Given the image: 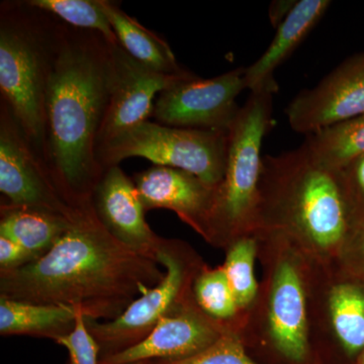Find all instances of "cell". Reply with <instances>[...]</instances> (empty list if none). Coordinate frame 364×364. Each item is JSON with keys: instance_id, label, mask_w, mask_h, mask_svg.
<instances>
[{"instance_id": "cell-24", "label": "cell", "mask_w": 364, "mask_h": 364, "mask_svg": "<svg viewBox=\"0 0 364 364\" xmlns=\"http://www.w3.org/2000/svg\"><path fill=\"white\" fill-rule=\"evenodd\" d=\"M193 294L203 313L230 328L229 323L240 315L223 267L200 269L193 284Z\"/></svg>"}, {"instance_id": "cell-4", "label": "cell", "mask_w": 364, "mask_h": 364, "mask_svg": "<svg viewBox=\"0 0 364 364\" xmlns=\"http://www.w3.org/2000/svg\"><path fill=\"white\" fill-rule=\"evenodd\" d=\"M273 95L250 93L229 129L226 168L215 191L208 241L229 246L255 229L263 141L273 126Z\"/></svg>"}, {"instance_id": "cell-29", "label": "cell", "mask_w": 364, "mask_h": 364, "mask_svg": "<svg viewBox=\"0 0 364 364\" xmlns=\"http://www.w3.org/2000/svg\"><path fill=\"white\" fill-rule=\"evenodd\" d=\"M30 254L16 242L4 236H0V267L1 272L16 269L32 262Z\"/></svg>"}, {"instance_id": "cell-28", "label": "cell", "mask_w": 364, "mask_h": 364, "mask_svg": "<svg viewBox=\"0 0 364 364\" xmlns=\"http://www.w3.org/2000/svg\"><path fill=\"white\" fill-rule=\"evenodd\" d=\"M342 172L358 218L364 217V154L349 163Z\"/></svg>"}, {"instance_id": "cell-17", "label": "cell", "mask_w": 364, "mask_h": 364, "mask_svg": "<svg viewBox=\"0 0 364 364\" xmlns=\"http://www.w3.org/2000/svg\"><path fill=\"white\" fill-rule=\"evenodd\" d=\"M100 1L119 45L130 56L148 68L167 75L186 71L179 66L166 41L124 13L114 2Z\"/></svg>"}, {"instance_id": "cell-3", "label": "cell", "mask_w": 364, "mask_h": 364, "mask_svg": "<svg viewBox=\"0 0 364 364\" xmlns=\"http://www.w3.org/2000/svg\"><path fill=\"white\" fill-rule=\"evenodd\" d=\"M255 229L286 235L313 262L331 267L358 215L342 170L315 161L305 146L263 156Z\"/></svg>"}, {"instance_id": "cell-25", "label": "cell", "mask_w": 364, "mask_h": 364, "mask_svg": "<svg viewBox=\"0 0 364 364\" xmlns=\"http://www.w3.org/2000/svg\"><path fill=\"white\" fill-rule=\"evenodd\" d=\"M158 364H258L245 350L240 335L235 330H227L208 347L191 358L179 360H162Z\"/></svg>"}, {"instance_id": "cell-6", "label": "cell", "mask_w": 364, "mask_h": 364, "mask_svg": "<svg viewBox=\"0 0 364 364\" xmlns=\"http://www.w3.org/2000/svg\"><path fill=\"white\" fill-rule=\"evenodd\" d=\"M28 14L2 9L0 21V90L21 130L44 152L45 100L56 30L46 33Z\"/></svg>"}, {"instance_id": "cell-2", "label": "cell", "mask_w": 364, "mask_h": 364, "mask_svg": "<svg viewBox=\"0 0 364 364\" xmlns=\"http://www.w3.org/2000/svg\"><path fill=\"white\" fill-rule=\"evenodd\" d=\"M109 44L97 33L57 28L46 87L45 163L73 207L92 208L104 174L97 141L109 105Z\"/></svg>"}, {"instance_id": "cell-8", "label": "cell", "mask_w": 364, "mask_h": 364, "mask_svg": "<svg viewBox=\"0 0 364 364\" xmlns=\"http://www.w3.org/2000/svg\"><path fill=\"white\" fill-rule=\"evenodd\" d=\"M165 275L156 286L145 289L121 315L107 322L86 318V325L100 348L109 354L124 350L145 339L163 318L188 298L191 268L174 243L164 240L156 256ZM105 354V355H109Z\"/></svg>"}, {"instance_id": "cell-14", "label": "cell", "mask_w": 364, "mask_h": 364, "mask_svg": "<svg viewBox=\"0 0 364 364\" xmlns=\"http://www.w3.org/2000/svg\"><path fill=\"white\" fill-rule=\"evenodd\" d=\"M98 221L131 250L156 260L164 239L151 230L135 183L117 165L105 169L92 196Z\"/></svg>"}, {"instance_id": "cell-23", "label": "cell", "mask_w": 364, "mask_h": 364, "mask_svg": "<svg viewBox=\"0 0 364 364\" xmlns=\"http://www.w3.org/2000/svg\"><path fill=\"white\" fill-rule=\"evenodd\" d=\"M26 4L54 14L72 28L97 33L109 44H119L100 0H31Z\"/></svg>"}, {"instance_id": "cell-27", "label": "cell", "mask_w": 364, "mask_h": 364, "mask_svg": "<svg viewBox=\"0 0 364 364\" xmlns=\"http://www.w3.org/2000/svg\"><path fill=\"white\" fill-rule=\"evenodd\" d=\"M352 277L364 279V217H359L339 259Z\"/></svg>"}, {"instance_id": "cell-20", "label": "cell", "mask_w": 364, "mask_h": 364, "mask_svg": "<svg viewBox=\"0 0 364 364\" xmlns=\"http://www.w3.org/2000/svg\"><path fill=\"white\" fill-rule=\"evenodd\" d=\"M328 326L346 352L355 356L364 350V289L353 282L331 284L326 293Z\"/></svg>"}, {"instance_id": "cell-26", "label": "cell", "mask_w": 364, "mask_h": 364, "mask_svg": "<svg viewBox=\"0 0 364 364\" xmlns=\"http://www.w3.org/2000/svg\"><path fill=\"white\" fill-rule=\"evenodd\" d=\"M55 341L68 350L71 364H98L100 345L88 329L82 311L79 312L73 329Z\"/></svg>"}, {"instance_id": "cell-15", "label": "cell", "mask_w": 364, "mask_h": 364, "mask_svg": "<svg viewBox=\"0 0 364 364\" xmlns=\"http://www.w3.org/2000/svg\"><path fill=\"white\" fill-rule=\"evenodd\" d=\"M133 181L145 210H172L208 241L217 188L184 170L158 165Z\"/></svg>"}, {"instance_id": "cell-16", "label": "cell", "mask_w": 364, "mask_h": 364, "mask_svg": "<svg viewBox=\"0 0 364 364\" xmlns=\"http://www.w3.org/2000/svg\"><path fill=\"white\" fill-rule=\"evenodd\" d=\"M328 0H299L277 28L264 53L246 68V90L275 95L279 90L275 71L296 51L329 9Z\"/></svg>"}, {"instance_id": "cell-22", "label": "cell", "mask_w": 364, "mask_h": 364, "mask_svg": "<svg viewBox=\"0 0 364 364\" xmlns=\"http://www.w3.org/2000/svg\"><path fill=\"white\" fill-rule=\"evenodd\" d=\"M224 268L239 312L248 313L257 299L259 286L254 275V263L258 253L255 233L239 237L228 246Z\"/></svg>"}, {"instance_id": "cell-11", "label": "cell", "mask_w": 364, "mask_h": 364, "mask_svg": "<svg viewBox=\"0 0 364 364\" xmlns=\"http://www.w3.org/2000/svg\"><path fill=\"white\" fill-rule=\"evenodd\" d=\"M188 73V70L177 75L159 73L136 61L121 45L109 44V105L97 148L114 136L148 121L153 116L155 97Z\"/></svg>"}, {"instance_id": "cell-21", "label": "cell", "mask_w": 364, "mask_h": 364, "mask_svg": "<svg viewBox=\"0 0 364 364\" xmlns=\"http://www.w3.org/2000/svg\"><path fill=\"white\" fill-rule=\"evenodd\" d=\"M303 145L323 166L344 169L364 154V114L306 136Z\"/></svg>"}, {"instance_id": "cell-7", "label": "cell", "mask_w": 364, "mask_h": 364, "mask_svg": "<svg viewBox=\"0 0 364 364\" xmlns=\"http://www.w3.org/2000/svg\"><path fill=\"white\" fill-rule=\"evenodd\" d=\"M229 131L177 128L150 121L114 136L97 148L107 169L131 157L188 171L217 188L226 168Z\"/></svg>"}, {"instance_id": "cell-18", "label": "cell", "mask_w": 364, "mask_h": 364, "mask_svg": "<svg viewBox=\"0 0 364 364\" xmlns=\"http://www.w3.org/2000/svg\"><path fill=\"white\" fill-rule=\"evenodd\" d=\"M80 309L0 299L1 335H31L56 340L73 329Z\"/></svg>"}, {"instance_id": "cell-5", "label": "cell", "mask_w": 364, "mask_h": 364, "mask_svg": "<svg viewBox=\"0 0 364 364\" xmlns=\"http://www.w3.org/2000/svg\"><path fill=\"white\" fill-rule=\"evenodd\" d=\"M265 246V282L252 308L273 349L291 363L310 355V282L312 260L286 235L254 231ZM250 309V310H251Z\"/></svg>"}, {"instance_id": "cell-12", "label": "cell", "mask_w": 364, "mask_h": 364, "mask_svg": "<svg viewBox=\"0 0 364 364\" xmlns=\"http://www.w3.org/2000/svg\"><path fill=\"white\" fill-rule=\"evenodd\" d=\"M289 126L310 136L364 114V53L345 60L287 107Z\"/></svg>"}, {"instance_id": "cell-9", "label": "cell", "mask_w": 364, "mask_h": 364, "mask_svg": "<svg viewBox=\"0 0 364 364\" xmlns=\"http://www.w3.org/2000/svg\"><path fill=\"white\" fill-rule=\"evenodd\" d=\"M0 191L11 207L33 208L72 220L88 210L73 207L64 198L47 165L38 157L37 150L4 102L0 117Z\"/></svg>"}, {"instance_id": "cell-1", "label": "cell", "mask_w": 364, "mask_h": 364, "mask_svg": "<svg viewBox=\"0 0 364 364\" xmlns=\"http://www.w3.org/2000/svg\"><path fill=\"white\" fill-rule=\"evenodd\" d=\"M157 261L131 250L86 210L38 259L1 272V298L80 309L86 318H114L156 286Z\"/></svg>"}, {"instance_id": "cell-19", "label": "cell", "mask_w": 364, "mask_h": 364, "mask_svg": "<svg viewBox=\"0 0 364 364\" xmlns=\"http://www.w3.org/2000/svg\"><path fill=\"white\" fill-rule=\"evenodd\" d=\"M77 219L9 205L2 208L0 236L16 242L33 261L47 253Z\"/></svg>"}, {"instance_id": "cell-31", "label": "cell", "mask_w": 364, "mask_h": 364, "mask_svg": "<svg viewBox=\"0 0 364 364\" xmlns=\"http://www.w3.org/2000/svg\"><path fill=\"white\" fill-rule=\"evenodd\" d=\"M360 364H364V350L361 352Z\"/></svg>"}, {"instance_id": "cell-13", "label": "cell", "mask_w": 364, "mask_h": 364, "mask_svg": "<svg viewBox=\"0 0 364 364\" xmlns=\"http://www.w3.org/2000/svg\"><path fill=\"white\" fill-rule=\"evenodd\" d=\"M189 296L174 312L163 318L145 339L124 350L105 355L100 364L191 358L212 346L227 330L232 329L208 317Z\"/></svg>"}, {"instance_id": "cell-30", "label": "cell", "mask_w": 364, "mask_h": 364, "mask_svg": "<svg viewBox=\"0 0 364 364\" xmlns=\"http://www.w3.org/2000/svg\"><path fill=\"white\" fill-rule=\"evenodd\" d=\"M296 2V0H277L272 2L269 7V20L275 30L286 20Z\"/></svg>"}, {"instance_id": "cell-10", "label": "cell", "mask_w": 364, "mask_h": 364, "mask_svg": "<svg viewBox=\"0 0 364 364\" xmlns=\"http://www.w3.org/2000/svg\"><path fill=\"white\" fill-rule=\"evenodd\" d=\"M246 68L238 67L213 78L189 72L162 91L153 116L158 123L177 128L229 131L240 107L236 100L246 90Z\"/></svg>"}, {"instance_id": "cell-32", "label": "cell", "mask_w": 364, "mask_h": 364, "mask_svg": "<svg viewBox=\"0 0 364 364\" xmlns=\"http://www.w3.org/2000/svg\"><path fill=\"white\" fill-rule=\"evenodd\" d=\"M131 364H148L147 361H141V363H131Z\"/></svg>"}]
</instances>
